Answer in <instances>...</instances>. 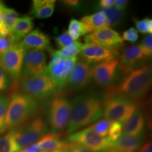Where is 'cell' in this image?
I'll return each instance as SVG.
<instances>
[{"label": "cell", "mask_w": 152, "mask_h": 152, "mask_svg": "<svg viewBox=\"0 0 152 152\" xmlns=\"http://www.w3.org/2000/svg\"><path fill=\"white\" fill-rule=\"evenodd\" d=\"M103 115V104L96 95L83 94L71 101L69 121L66 133L71 134L98 121Z\"/></svg>", "instance_id": "6da1fadb"}, {"label": "cell", "mask_w": 152, "mask_h": 152, "mask_svg": "<svg viewBox=\"0 0 152 152\" xmlns=\"http://www.w3.org/2000/svg\"><path fill=\"white\" fill-rule=\"evenodd\" d=\"M152 71L149 64L137 68L126 75L118 87L109 91L125 96L134 102L143 99L151 87Z\"/></svg>", "instance_id": "7a4b0ae2"}, {"label": "cell", "mask_w": 152, "mask_h": 152, "mask_svg": "<svg viewBox=\"0 0 152 152\" xmlns=\"http://www.w3.org/2000/svg\"><path fill=\"white\" fill-rule=\"evenodd\" d=\"M38 101L23 92H16L9 101L6 116V128L14 129L37 113Z\"/></svg>", "instance_id": "3957f363"}, {"label": "cell", "mask_w": 152, "mask_h": 152, "mask_svg": "<svg viewBox=\"0 0 152 152\" xmlns=\"http://www.w3.org/2000/svg\"><path fill=\"white\" fill-rule=\"evenodd\" d=\"M137 109V104L125 96L108 91L103 104V115L113 122L124 124Z\"/></svg>", "instance_id": "277c9868"}, {"label": "cell", "mask_w": 152, "mask_h": 152, "mask_svg": "<svg viewBox=\"0 0 152 152\" xmlns=\"http://www.w3.org/2000/svg\"><path fill=\"white\" fill-rule=\"evenodd\" d=\"M20 77L19 87L22 92L37 101L49 98L58 89L47 73L32 77L20 76Z\"/></svg>", "instance_id": "5b68a950"}, {"label": "cell", "mask_w": 152, "mask_h": 152, "mask_svg": "<svg viewBox=\"0 0 152 152\" xmlns=\"http://www.w3.org/2000/svg\"><path fill=\"white\" fill-rule=\"evenodd\" d=\"M49 52L52 54V58L47 65V73L54 81L57 88H61L67 83L68 77L77 64L78 58L76 56L63 58L52 48Z\"/></svg>", "instance_id": "8992f818"}, {"label": "cell", "mask_w": 152, "mask_h": 152, "mask_svg": "<svg viewBox=\"0 0 152 152\" xmlns=\"http://www.w3.org/2000/svg\"><path fill=\"white\" fill-rule=\"evenodd\" d=\"M71 111V101L63 95H58L51 101L49 121L52 133L60 135L67 127Z\"/></svg>", "instance_id": "52a82bcc"}, {"label": "cell", "mask_w": 152, "mask_h": 152, "mask_svg": "<svg viewBox=\"0 0 152 152\" xmlns=\"http://www.w3.org/2000/svg\"><path fill=\"white\" fill-rule=\"evenodd\" d=\"M16 130V143L19 150L39 141L44 135L47 134L48 125L42 118H35L25 126Z\"/></svg>", "instance_id": "ba28073f"}, {"label": "cell", "mask_w": 152, "mask_h": 152, "mask_svg": "<svg viewBox=\"0 0 152 152\" xmlns=\"http://www.w3.org/2000/svg\"><path fill=\"white\" fill-rule=\"evenodd\" d=\"M68 141L83 146L92 152H108L113 146V142L108 137L96 134L90 127L70 134Z\"/></svg>", "instance_id": "9c48e42d"}, {"label": "cell", "mask_w": 152, "mask_h": 152, "mask_svg": "<svg viewBox=\"0 0 152 152\" xmlns=\"http://www.w3.org/2000/svg\"><path fill=\"white\" fill-rule=\"evenodd\" d=\"M26 48L21 43L15 44L0 56V64L7 75L14 80L20 79L21 76L23 61Z\"/></svg>", "instance_id": "30bf717a"}, {"label": "cell", "mask_w": 152, "mask_h": 152, "mask_svg": "<svg viewBox=\"0 0 152 152\" xmlns=\"http://www.w3.org/2000/svg\"><path fill=\"white\" fill-rule=\"evenodd\" d=\"M47 55L43 51L26 49L23 61L21 76L32 77L47 73Z\"/></svg>", "instance_id": "8fae6325"}, {"label": "cell", "mask_w": 152, "mask_h": 152, "mask_svg": "<svg viewBox=\"0 0 152 152\" xmlns=\"http://www.w3.org/2000/svg\"><path fill=\"white\" fill-rule=\"evenodd\" d=\"M119 67L125 73H130L137 68L145 65L148 58L143 54L140 45L126 47L119 53Z\"/></svg>", "instance_id": "7c38bea8"}, {"label": "cell", "mask_w": 152, "mask_h": 152, "mask_svg": "<svg viewBox=\"0 0 152 152\" xmlns=\"http://www.w3.org/2000/svg\"><path fill=\"white\" fill-rule=\"evenodd\" d=\"M86 43L94 44L99 46L118 49L123 43V39L117 31L111 28H104L95 30L84 37Z\"/></svg>", "instance_id": "4fadbf2b"}, {"label": "cell", "mask_w": 152, "mask_h": 152, "mask_svg": "<svg viewBox=\"0 0 152 152\" xmlns=\"http://www.w3.org/2000/svg\"><path fill=\"white\" fill-rule=\"evenodd\" d=\"M118 67V58L94 64L92 67V78L99 86H109L115 78Z\"/></svg>", "instance_id": "5bb4252c"}, {"label": "cell", "mask_w": 152, "mask_h": 152, "mask_svg": "<svg viewBox=\"0 0 152 152\" xmlns=\"http://www.w3.org/2000/svg\"><path fill=\"white\" fill-rule=\"evenodd\" d=\"M119 53L118 49L107 48L94 44L85 43L83 45L80 54L82 59L94 65L98 63L117 58Z\"/></svg>", "instance_id": "9a60e30c"}, {"label": "cell", "mask_w": 152, "mask_h": 152, "mask_svg": "<svg viewBox=\"0 0 152 152\" xmlns=\"http://www.w3.org/2000/svg\"><path fill=\"white\" fill-rule=\"evenodd\" d=\"M92 64L83 59L77 61L66 84L71 90H80L88 84L92 78Z\"/></svg>", "instance_id": "2e32d148"}, {"label": "cell", "mask_w": 152, "mask_h": 152, "mask_svg": "<svg viewBox=\"0 0 152 152\" xmlns=\"http://www.w3.org/2000/svg\"><path fill=\"white\" fill-rule=\"evenodd\" d=\"M144 137L132 136L123 133L115 142H113L110 152H137L144 142Z\"/></svg>", "instance_id": "e0dca14e"}, {"label": "cell", "mask_w": 152, "mask_h": 152, "mask_svg": "<svg viewBox=\"0 0 152 152\" xmlns=\"http://www.w3.org/2000/svg\"><path fill=\"white\" fill-rule=\"evenodd\" d=\"M20 43L23 45L26 49L49 51L51 49L50 40L48 36L39 29L32 30L23 39Z\"/></svg>", "instance_id": "ac0fdd59"}, {"label": "cell", "mask_w": 152, "mask_h": 152, "mask_svg": "<svg viewBox=\"0 0 152 152\" xmlns=\"http://www.w3.org/2000/svg\"><path fill=\"white\" fill-rule=\"evenodd\" d=\"M145 128V118L141 110L137 109L123 125L124 134L132 136L143 135Z\"/></svg>", "instance_id": "d6986e66"}, {"label": "cell", "mask_w": 152, "mask_h": 152, "mask_svg": "<svg viewBox=\"0 0 152 152\" xmlns=\"http://www.w3.org/2000/svg\"><path fill=\"white\" fill-rule=\"evenodd\" d=\"M80 22L84 26L87 33H91L104 28H109L108 19L103 11L101 10L94 14L83 16Z\"/></svg>", "instance_id": "ffe728a7"}, {"label": "cell", "mask_w": 152, "mask_h": 152, "mask_svg": "<svg viewBox=\"0 0 152 152\" xmlns=\"http://www.w3.org/2000/svg\"><path fill=\"white\" fill-rule=\"evenodd\" d=\"M33 20L31 16L19 17L9 35L14 38L16 43H18L22 38H24L33 30Z\"/></svg>", "instance_id": "44dd1931"}, {"label": "cell", "mask_w": 152, "mask_h": 152, "mask_svg": "<svg viewBox=\"0 0 152 152\" xmlns=\"http://www.w3.org/2000/svg\"><path fill=\"white\" fill-rule=\"evenodd\" d=\"M40 144V150L47 152L55 151H64L66 150L68 143L61 140L60 135L47 133L39 140Z\"/></svg>", "instance_id": "7402d4cb"}, {"label": "cell", "mask_w": 152, "mask_h": 152, "mask_svg": "<svg viewBox=\"0 0 152 152\" xmlns=\"http://www.w3.org/2000/svg\"><path fill=\"white\" fill-rule=\"evenodd\" d=\"M20 151L16 143V130L11 129L8 133L0 137V152H17Z\"/></svg>", "instance_id": "603a6c76"}, {"label": "cell", "mask_w": 152, "mask_h": 152, "mask_svg": "<svg viewBox=\"0 0 152 152\" xmlns=\"http://www.w3.org/2000/svg\"><path fill=\"white\" fill-rule=\"evenodd\" d=\"M67 32L68 35L71 36V37L74 41H76L81 36L85 35L87 34L84 26L80 22V20H77L75 18H72L70 20Z\"/></svg>", "instance_id": "cb8c5ba5"}, {"label": "cell", "mask_w": 152, "mask_h": 152, "mask_svg": "<svg viewBox=\"0 0 152 152\" xmlns=\"http://www.w3.org/2000/svg\"><path fill=\"white\" fill-rule=\"evenodd\" d=\"M83 44H82L80 42L74 41L73 43L65 48L60 49V50H56L55 52L63 58H72V57H75L76 55L80 54L83 50Z\"/></svg>", "instance_id": "d4e9b609"}, {"label": "cell", "mask_w": 152, "mask_h": 152, "mask_svg": "<svg viewBox=\"0 0 152 152\" xmlns=\"http://www.w3.org/2000/svg\"><path fill=\"white\" fill-rule=\"evenodd\" d=\"M104 12L109 22V28L115 27L121 23L125 16V11L118 10L115 8H110L101 10Z\"/></svg>", "instance_id": "484cf974"}, {"label": "cell", "mask_w": 152, "mask_h": 152, "mask_svg": "<svg viewBox=\"0 0 152 152\" xmlns=\"http://www.w3.org/2000/svg\"><path fill=\"white\" fill-rule=\"evenodd\" d=\"M55 3L54 0H49V2L46 5L36 9H32L31 14L35 18L42 19L47 18L52 16L53 13L55 10Z\"/></svg>", "instance_id": "4316f807"}, {"label": "cell", "mask_w": 152, "mask_h": 152, "mask_svg": "<svg viewBox=\"0 0 152 152\" xmlns=\"http://www.w3.org/2000/svg\"><path fill=\"white\" fill-rule=\"evenodd\" d=\"M4 21L7 27V30H9V34L14 28V24L16 23L17 19L19 18L18 14L14 10V9L9 8L5 6L3 11Z\"/></svg>", "instance_id": "83f0119b"}, {"label": "cell", "mask_w": 152, "mask_h": 152, "mask_svg": "<svg viewBox=\"0 0 152 152\" xmlns=\"http://www.w3.org/2000/svg\"><path fill=\"white\" fill-rule=\"evenodd\" d=\"M9 101L7 96L0 94V134L7 130L5 121Z\"/></svg>", "instance_id": "f1b7e54d"}, {"label": "cell", "mask_w": 152, "mask_h": 152, "mask_svg": "<svg viewBox=\"0 0 152 152\" xmlns=\"http://www.w3.org/2000/svg\"><path fill=\"white\" fill-rule=\"evenodd\" d=\"M111 124V121L106 118H104L91 125L90 128L96 134H99L101 137H106L108 134V132H109Z\"/></svg>", "instance_id": "f546056e"}, {"label": "cell", "mask_w": 152, "mask_h": 152, "mask_svg": "<svg viewBox=\"0 0 152 152\" xmlns=\"http://www.w3.org/2000/svg\"><path fill=\"white\" fill-rule=\"evenodd\" d=\"M123 124L118 122L111 123L109 132H108V139L111 142H115L122 134Z\"/></svg>", "instance_id": "4dcf8cb0"}, {"label": "cell", "mask_w": 152, "mask_h": 152, "mask_svg": "<svg viewBox=\"0 0 152 152\" xmlns=\"http://www.w3.org/2000/svg\"><path fill=\"white\" fill-rule=\"evenodd\" d=\"M143 54L148 58L152 55V35L148 34L145 37L143 38L140 45Z\"/></svg>", "instance_id": "1f68e13d"}, {"label": "cell", "mask_w": 152, "mask_h": 152, "mask_svg": "<svg viewBox=\"0 0 152 152\" xmlns=\"http://www.w3.org/2000/svg\"><path fill=\"white\" fill-rule=\"evenodd\" d=\"M73 42L74 40L71 37V36L68 35L67 31L64 32L61 35L55 37L56 45L61 49L65 48V47L73 43Z\"/></svg>", "instance_id": "d6a6232c"}, {"label": "cell", "mask_w": 152, "mask_h": 152, "mask_svg": "<svg viewBox=\"0 0 152 152\" xmlns=\"http://www.w3.org/2000/svg\"><path fill=\"white\" fill-rule=\"evenodd\" d=\"M15 44H16V41L10 35L0 37V56L9 50Z\"/></svg>", "instance_id": "836d02e7"}, {"label": "cell", "mask_w": 152, "mask_h": 152, "mask_svg": "<svg viewBox=\"0 0 152 152\" xmlns=\"http://www.w3.org/2000/svg\"><path fill=\"white\" fill-rule=\"evenodd\" d=\"M150 18H145L142 20H137L135 19L134 20V25H135L137 31L140 32L142 34H151L149 28V22Z\"/></svg>", "instance_id": "e575fe53"}, {"label": "cell", "mask_w": 152, "mask_h": 152, "mask_svg": "<svg viewBox=\"0 0 152 152\" xmlns=\"http://www.w3.org/2000/svg\"><path fill=\"white\" fill-rule=\"evenodd\" d=\"M122 38L123 41H128L130 42H135L139 38L138 32L134 28L131 27L123 32Z\"/></svg>", "instance_id": "d590c367"}, {"label": "cell", "mask_w": 152, "mask_h": 152, "mask_svg": "<svg viewBox=\"0 0 152 152\" xmlns=\"http://www.w3.org/2000/svg\"><path fill=\"white\" fill-rule=\"evenodd\" d=\"M9 77L1 64H0V92L5 91L9 87Z\"/></svg>", "instance_id": "8d00e7d4"}, {"label": "cell", "mask_w": 152, "mask_h": 152, "mask_svg": "<svg viewBox=\"0 0 152 152\" xmlns=\"http://www.w3.org/2000/svg\"><path fill=\"white\" fill-rule=\"evenodd\" d=\"M4 7L5 5L0 1V37L9 35V30H7V28L4 24V21L3 11Z\"/></svg>", "instance_id": "74e56055"}, {"label": "cell", "mask_w": 152, "mask_h": 152, "mask_svg": "<svg viewBox=\"0 0 152 152\" xmlns=\"http://www.w3.org/2000/svg\"><path fill=\"white\" fill-rule=\"evenodd\" d=\"M66 150H67L68 152H92L87 148L83 147V146L77 144L71 143V142L68 143Z\"/></svg>", "instance_id": "f35d334b"}, {"label": "cell", "mask_w": 152, "mask_h": 152, "mask_svg": "<svg viewBox=\"0 0 152 152\" xmlns=\"http://www.w3.org/2000/svg\"><path fill=\"white\" fill-rule=\"evenodd\" d=\"M115 4V0H101L99 3V7L101 10L113 8Z\"/></svg>", "instance_id": "ab89813d"}, {"label": "cell", "mask_w": 152, "mask_h": 152, "mask_svg": "<svg viewBox=\"0 0 152 152\" xmlns=\"http://www.w3.org/2000/svg\"><path fill=\"white\" fill-rule=\"evenodd\" d=\"M129 1L127 0H115V8L118 9V10L124 11L126 9L127 6L128 5Z\"/></svg>", "instance_id": "60d3db41"}, {"label": "cell", "mask_w": 152, "mask_h": 152, "mask_svg": "<svg viewBox=\"0 0 152 152\" xmlns=\"http://www.w3.org/2000/svg\"><path fill=\"white\" fill-rule=\"evenodd\" d=\"M63 4L68 8L72 9H77L78 8L79 6L80 5V1L77 0H65L62 1Z\"/></svg>", "instance_id": "b9f144b4"}, {"label": "cell", "mask_w": 152, "mask_h": 152, "mask_svg": "<svg viewBox=\"0 0 152 152\" xmlns=\"http://www.w3.org/2000/svg\"><path fill=\"white\" fill-rule=\"evenodd\" d=\"M23 149L25 152H39L40 151V144L39 141H37Z\"/></svg>", "instance_id": "7bdbcfd3"}, {"label": "cell", "mask_w": 152, "mask_h": 152, "mask_svg": "<svg viewBox=\"0 0 152 152\" xmlns=\"http://www.w3.org/2000/svg\"><path fill=\"white\" fill-rule=\"evenodd\" d=\"M137 152H152V145L151 142H147L142 144V147Z\"/></svg>", "instance_id": "ee69618b"}, {"label": "cell", "mask_w": 152, "mask_h": 152, "mask_svg": "<svg viewBox=\"0 0 152 152\" xmlns=\"http://www.w3.org/2000/svg\"><path fill=\"white\" fill-rule=\"evenodd\" d=\"M149 30L152 33V20L151 19H150L149 20Z\"/></svg>", "instance_id": "f6af8a7d"}, {"label": "cell", "mask_w": 152, "mask_h": 152, "mask_svg": "<svg viewBox=\"0 0 152 152\" xmlns=\"http://www.w3.org/2000/svg\"><path fill=\"white\" fill-rule=\"evenodd\" d=\"M17 152H25V151H24V149H22V150H20V151H18Z\"/></svg>", "instance_id": "bcb514c9"}, {"label": "cell", "mask_w": 152, "mask_h": 152, "mask_svg": "<svg viewBox=\"0 0 152 152\" xmlns=\"http://www.w3.org/2000/svg\"><path fill=\"white\" fill-rule=\"evenodd\" d=\"M53 152H62L61 151H53Z\"/></svg>", "instance_id": "7dc6e473"}, {"label": "cell", "mask_w": 152, "mask_h": 152, "mask_svg": "<svg viewBox=\"0 0 152 152\" xmlns=\"http://www.w3.org/2000/svg\"><path fill=\"white\" fill-rule=\"evenodd\" d=\"M62 152H68V151H67V150H65V151H62Z\"/></svg>", "instance_id": "c3c4849f"}, {"label": "cell", "mask_w": 152, "mask_h": 152, "mask_svg": "<svg viewBox=\"0 0 152 152\" xmlns=\"http://www.w3.org/2000/svg\"><path fill=\"white\" fill-rule=\"evenodd\" d=\"M39 152H47V151H39Z\"/></svg>", "instance_id": "681fc988"}, {"label": "cell", "mask_w": 152, "mask_h": 152, "mask_svg": "<svg viewBox=\"0 0 152 152\" xmlns=\"http://www.w3.org/2000/svg\"><path fill=\"white\" fill-rule=\"evenodd\" d=\"M108 152H110V151H108Z\"/></svg>", "instance_id": "f907efd6"}, {"label": "cell", "mask_w": 152, "mask_h": 152, "mask_svg": "<svg viewBox=\"0 0 152 152\" xmlns=\"http://www.w3.org/2000/svg\"></svg>", "instance_id": "816d5d0a"}]
</instances>
